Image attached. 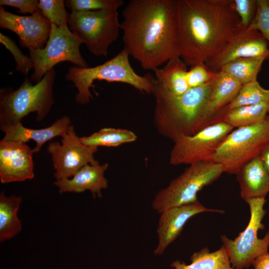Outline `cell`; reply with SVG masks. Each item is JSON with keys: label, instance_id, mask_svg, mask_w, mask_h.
Here are the masks:
<instances>
[{"label": "cell", "instance_id": "d6a6232c", "mask_svg": "<svg viewBox=\"0 0 269 269\" xmlns=\"http://www.w3.org/2000/svg\"><path fill=\"white\" fill-rule=\"evenodd\" d=\"M233 7L240 19L241 28L246 29L253 21L257 11V0H232Z\"/></svg>", "mask_w": 269, "mask_h": 269}, {"label": "cell", "instance_id": "d6986e66", "mask_svg": "<svg viewBox=\"0 0 269 269\" xmlns=\"http://www.w3.org/2000/svg\"><path fill=\"white\" fill-rule=\"evenodd\" d=\"M71 119L67 116L57 119L48 127L40 129H32L23 127L21 123L8 127L0 128L4 133L2 140L19 143L33 140L36 146L32 149L33 153L39 152L43 144L56 136H62L71 125Z\"/></svg>", "mask_w": 269, "mask_h": 269}, {"label": "cell", "instance_id": "6da1fadb", "mask_svg": "<svg viewBox=\"0 0 269 269\" xmlns=\"http://www.w3.org/2000/svg\"><path fill=\"white\" fill-rule=\"evenodd\" d=\"M124 49L145 70L180 57L178 0H131L122 11Z\"/></svg>", "mask_w": 269, "mask_h": 269}, {"label": "cell", "instance_id": "ac0fdd59", "mask_svg": "<svg viewBox=\"0 0 269 269\" xmlns=\"http://www.w3.org/2000/svg\"><path fill=\"white\" fill-rule=\"evenodd\" d=\"M108 168L107 163L88 164L79 170L71 178L56 180L54 184L59 193H80L89 191L93 197H102L101 191L108 187V180L104 176Z\"/></svg>", "mask_w": 269, "mask_h": 269}, {"label": "cell", "instance_id": "603a6c76", "mask_svg": "<svg viewBox=\"0 0 269 269\" xmlns=\"http://www.w3.org/2000/svg\"><path fill=\"white\" fill-rule=\"evenodd\" d=\"M22 201L20 196H6L0 193V242L10 239L20 233L22 223L17 212Z\"/></svg>", "mask_w": 269, "mask_h": 269}, {"label": "cell", "instance_id": "484cf974", "mask_svg": "<svg viewBox=\"0 0 269 269\" xmlns=\"http://www.w3.org/2000/svg\"><path fill=\"white\" fill-rule=\"evenodd\" d=\"M266 59L264 57L238 59L223 66L219 71L244 85L257 80L262 65Z\"/></svg>", "mask_w": 269, "mask_h": 269}, {"label": "cell", "instance_id": "e0dca14e", "mask_svg": "<svg viewBox=\"0 0 269 269\" xmlns=\"http://www.w3.org/2000/svg\"><path fill=\"white\" fill-rule=\"evenodd\" d=\"M242 84L228 75L219 71L212 82L211 89L203 111L199 131L221 122L225 109L236 97Z\"/></svg>", "mask_w": 269, "mask_h": 269}, {"label": "cell", "instance_id": "d590c367", "mask_svg": "<svg viewBox=\"0 0 269 269\" xmlns=\"http://www.w3.org/2000/svg\"><path fill=\"white\" fill-rule=\"evenodd\" d=\"M269 173V143L266 146L260 155Z\"/></svg>", "mask_w": 269, "mask_h": 269}, {"label": "cell", "instance_id": "3957f363", "mask_svg": "<svg viewBox=\"0 0 269 269\" xmlns=\"http://www.w3.org/2000/svg\"><path fill=\"white\" fill-rule=\"evenodd\" d=\"M212 82L189 89L183 94L163 93L154 84V124L158 133L174 142L199 131V126Z\"/></svg>", "mask_w": 269, "mask_h": 269}, {"label": "cell", "instance_id": "5b68a950", "mask_svg": "<svg viewBox=\"0 0 269 269\" xmlns=\"http://www.w3.org/2000/svg\"><path fill=\"white\" fill-rule=\"evenodd\" d=\"M55 76L53 68L35 85L26 76L16 90L10 87L1 88L0 128L21 123L23 118L30 113H36L37 121L43 120L55 103L53 88Z\"/></svg>", "mask_w": 269, "mask_h": 269}, {"label": "cell", "instance_id": "836d02e7", "mask_svg": "<svg viewBox=\"0 0 269 269\" xmlns=\"http://www.w3.org/2000/svg\"><path fill=\"white\" fill-rule=\"evenodd\" d=\"M38 0H0V6L6 5L18 8V13H30L31 15L40 10Z\"/></svg>", "mask_w": 269, "mask_h": 269}, {"label": "cell", "instance_id": "83f0119b", "mask_svg": "<svg viewBox=\"0 0 269 269\" xmlns=\"http://www.w3.org/2000/svg\"><path fill=\"white\" fill-rule=\"evenodd\" d=\"M63 0H40L39 8L42 14L59 27L68 26L70 13L67 12Z\"/></svg>", "mask_w": 269, "mask_h": 269}, {"label": "cell", "instance_id": "cb8c5ba5", "mask_svg": "<svg viewBox=\"0 0 269 269\" xmlns=\"http://www.w3.org/2000/svg\"><path fill=\"white\" fill-rule=\"evenodd\" d=\"M267 103L239 107L225 113L221 122L233 128L256 125L264 121L268 117Z\"/></svg>", "mask_w": 269, "mask_h": 269}, {"label": "cell", "instance_id": "e575fe53", "mask_svg": "<svg viewBox=\"0 0 269 269\" xmlns=\"http://www.w3.org/2000/svg\"><path fill=\"white\" fill-rule=\"evenodd\" d=\"M253 266L254 269H269V253L257 259Z\"/></svg>", "mask_w": 269, "mask_h": 269}, {"label": "cell", "instance_id": "9a60e30c", "mask_svg": "<svg viewBox=\"0 0 269 269\" xmlns=\"http://www.w3.org/2000/svg\"><path fill=\"white\" fill-rule=\"evenodd\" d=\"M32 149L24 143L0 141V180L3 184L34 178Z\"/></svg>", "mask_w": 269, "mask_h": 269}, {"label": "cell", "instance_id": "9c48e42d", "mask_svg": "<svg viewBox=\"0 0 269 269\" xmlns=\"http://www.w3.org/2000/svg\"><path fill=\"white\" fill-rule=\"evenodd\" d=\"M246 202L250 210V218L246 228L234 240L224 235L221 236L234 269H248L257 259L269 253V232L263 238L258 237L259 231L265 228L262 221L267 213L264 208L266 199L255 198Z\"/></svg>", "mask_w": 269, "mask_h": 269}, {"label": "cell", "instance_id": "2e32d148", "mask_svg": "<svg viewBox=\"0 0 269 269\" xmlns=\"http://www.w3.org/2000/svg\"><path fill=\"white\" fill-rule=\"evenodd\" d=\"M223 210L206 208L198 200L193 203L169 208L160 213L157 227L158 244L153 253L161 255L167 247L180 235L187 221L197 214Z\"/></svg>", "mask_w": 269, "mask_h": 269}, {"label": "cell", "instance_id": "7c38bea8", "mask_svg": "<svg viewBox=\"0 0 269 269\" xmlns=\"http://www.w3.org/2000/svg\"><path fill=\"white\" fill-rule=\"evenodd\" d=\"M61 138V143L50 142L47 147L51 155L56 180L70 178L86 164L98 162L94 157L98 147L83 144L72 125Z\"/></svg>", "mask_w": 269, "mask_h": 269}, {"label": "cell", "instance_id": "30bf717a", "mask_svg": "<svg viewBox=\"0 0 269 269\" xmlns=\"http://www.w3.org/2000/svg\"><path fill=\"white\" fill-rule=\"evenodd\" d=\"M81 44L68 26L59 27L51 23L45 46L42 49L29 50V57L34 66L31 81L38 83L47 72L62 62H70L82 68L89 67L80 52Z\"/></svg>", "mask_w": 269, "mask_h": 269}, {"label": "cell", "instance_id": "8fae6325", "mask_svg": "<svg viewBox=\"0 0 269 269\" xmlns=\"http://www.w3.org/2000/svg\"><path fill=\"white\" fill-rule=\"evenodd\" d=\"M233 128L220 122L207 126L190 136H182L174 142L169 163L174 165L192 164L210 161Z\"/></svg>", "mask_w": 269, "mask_h": 269}, {"label": "cell", "instance_id": "5bb4252c", "mask_svg": "<svg viewBox=\"0 0 269 269\" xmlns=\"http://www.w3.org/2000/svg\"><path fill=\"white\" fill-rule=\"evenodd\" d=\"M269 56V44L258 31L241 29L215 57L205 63L212 71L218 72L224 65L243 58Z\"/></svg>", "mask_w": 269, "mask_h": 269}, {"label": "cell", "instance_id": "f1b7e54d", "mask_svg": "<svg viewBox=\"0 0 269 269\" xmlns=\"http://www.w3.org/2000/svg\"><path fill=\"white\" fill-rule=\"evenodd\" d=\"M65 4L72 11L118 10L124 5V2L123 0H68L65 1Z\"/></svg>", "mask_w": 269, "mask_h": 269}, {"label": "cell", "instance_id": "52a82bcc", "mask_svg": "<svg viewBox=\"0 0 269 269\" xmlns=\"http://www.w3.org/2000/svg\"><path fill=\"white\" fill-rule=\"evenodd\" d=\"M269 143V116L262 123L232 131L210 161L221 164L224 172L238 173L240 169L260 156Z\"/></svg>", "mask_w": 269, "mask_h": 269}, {"label": "cell", "instance_id": "4fadbf2b", "mask_svg": "<svg viewBox=\"0 0 269 269\" xmlns=\"http://www.w3.org/2000/svg\"><path fill=\"white\" fill-rule=\"evenodd\" d=\"M0 27L9 29L19 37L20 45L30 49L43 48L48 40L51 23L40 10L30 16H21L0 6Z\"/></svg>", "mask_w": 269, "mask_h": 269}, {"label": "cell", "instance_id": "7a4b0ae2", "mask_svg": "<svg viewBox=\"0 0 269 269\" xmlns=\"http://www.w3.org/2000/svg\"><path fill=\"white\" fill-rule=\"evenodd\" d=\"M241 29L232 0H178L180 57L187 66L205 64Z\"/></svg>", "mask_w": 269, "mask_h": 269}, {"label": "cell", "instance_id": "ffe728a7", "mask_svg": "<svg viewBox=\"0 0 269 269\" xmlns=\"http://www.w3.org/2000/svg\"><path fill=\"white\" fill-rule=\"evenodd\" d=\"M237 175L241 196L245 201L266 198L269 192V173L260 156L243 165Z\"/></svg>", "mask_w": 269, "mask_h": 269}, {"label": "cell", "instance_id": "4316f807", "mask_svg": "<svg viewBox=\"0 0 269 269\" xmlns=\"http://www.w3.org/2000/svg\"><path fill=\"white\" fill-rule=\"evenodd\" d=\"M269 90L263 88L256 80L242 85L236 97L226 107V112L239 107L268 103Z\"/></svg>", "mask_w": 269, "mask_h": 269}, {"label": "cell", "instance_id": "1f68e13d", "mask_svg": "<svg viewBox=\"0 0 269 269\" xmlns=\"http://www.w3.org/2000/svg\"><path fill=\"white\" fill-rule=\"evenodd\" d=\"M218 72L209 70L205 63H200L191 66L187 71V80L190 88L203 86L213 81L217 77Z\"/></svg>", "mask_w": 269, "mask_h": 269}, {"label": "cell", "instance_id": "44dd1931", "mask_svg": "<svg viewBox=\"0 0 269 269\" xmlns=\"http://www.w3.org/2000/svg\"><path fill=\"white\" fill-rule=\"evenodd\" d=\"M187 65L180 58L168 61L162 68L155 69L154 85L167 94L178 96L189 89L187 80Z\"/></svg>", "mask_w": 269, "mask_h": 269}, {"label": "cell", "instance_id": "ba28073f", "mask_svg": "<svg viewBox=\"0 0 269 269\" xmlns=\"http://www.w3.org/2000/svg\"><path fill=\"white\" fill-rule=\"evenodd\" d=\"M68 24L70 29L97 56L106 57L109 46L118 38L121 23L118 10L73 11Z\"/></svg>", "mask_w": 269, "mask_h": 269}, {"label": "cell", "instance_id": "f546056e", "mask_svg": "<svg viewBox=\"0 0 269 269\" xmlns=\"http://www.w3.org/2000/svg\"><path fill=\"white\" fill-rule=\"evenodd\" d=\"M257 5L255 16L247 29L259 31L269 44V0H257Z\"/></svg>", "mask_w": 269, "mask_h": 269}, {"label": "cell", "instance_id": "7402d4cb", "mask_svg": "<svg viewBox=\"0 0 269 269\" xmlns=\"http://www.w3.org/2000/svg\"><path fill=\"white\" fill-rule=\"evenodd\" d=\"M190 262V264H186L177 260L171 264V267L174 269H234L224 246L213 252L204 247L192 255Z\"/></svg>", "mask_w": 269, "mask_h": 269}, {"label": "cell", "instance_id": "4dcf8cb0", "mask_svg": "<svg viewBox=\"0 0 269 269\" xmlns=\"http://www.w3.org/2000/svg\"><path fill=\"white\" fill-rule=\"evenodd\" d=\"M0 42L3 44L13 55L16 63L15 70L27 75L30 70L34 68L33 63L27 55H24L15 42L10 37L0 33Z\"/></svg>", "mask_w": 269, "mask_h": 269}, {"label": "cell", "instance_id": "d4e9b609", "mask_svg": "<svg viewBox=\"0 0 269 269\" xmlns=\"http://www.w3.org/2000/svg\"><path fill=\"white\" fill-rule=\"evenodd\" d=\"M80 139L89 146L116 147L135 141L137 136L127 129L105 128L88 136L80 137Z\"/></svg>", "mask_w": 269, "mask_h": 269}, {"label": "cell", "instance_id": "8d00e7d4", "mask_svg": "<svg viewBox=\"0 0 269 269\" xmlns=\"http://www.w3.org/2000/svg\"><path fill=\"white\" fill-rule=\"evenodd\" d=\"M267 110H268V114H269V101L267 103Z\"/></svg>", "mask_w": 269, "mask_h": 269}, {"label": "cell", "instance_id": "8992f818", "mask_svg": "<svg viewBox=\"0 0 269 269\" xmlns=\"http://www.w3.org/2000/svg\"><path fill=\"white\" fill-rule=\"evenodd\" d=\"M223 172V166L212 161L190 164L166 187L157 192L152 202V209L160 214L169 208L198 201V193L216 180Z\"/></svg>", "mask_w": 269, "mask_h": 269}, {"label": "cell", "instance_id": "277c9868", "mask_svg": "<svg viewBox=\"0 0 269 269\" xmlns=\"http://www.w3.org/2000/svg\"><path fill=\"white\" fill-rule=\"evenodd\" d=\"M129 56L123 49L101 65L93 67H70L65 74V79L72 81L78 90L75 97L76 102L85 105L93 99L90 89H94L93 83L95 80L125 83L142 93L152 94L154 78L149 74L141 76L136 73L130 64Z\"/></svg>", "mask_w": 269, "mask_h": 269}]
</instances>
